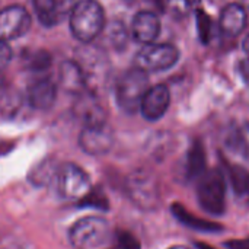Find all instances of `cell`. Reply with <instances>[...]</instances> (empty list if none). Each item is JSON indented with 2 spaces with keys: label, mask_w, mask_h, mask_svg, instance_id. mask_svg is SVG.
<instances>
[{
  "label": "cell",
  "mask_w": 249,
  "mask_h": 249,
  "mask_svg": "<svg viewBox=\"0 0 249 249\" xmlns=\"http://www.w3.org/2000/svg\"><path fill=\"white\" fill-rule=\"evenodd\" d=\"M74 61L79 64L83 73L86 90L99 96V90L107 83L109 73V66L105 54L98 47L85 44V47L77 50Z\"/></svg>",
  "instance_id": "5"
},
{
  "label": "cell",
  "mask_w": 249,
  "mask_h": 249,
  "mask_svg": "<svg viewBox=\"0 0 249 249\" xmlns=\"http://www.w3.org/2000/svg\"><path fill=\"white\" fill-rule=\"evenodd\" d=\"M125 194L130 201L143 212H153L160 204V187L147 171H134L125 179Z\"/></svg>",
  "instance_id": "6"
},
{
  "label": "cell",
  "mask_w": 249,
  "mask_h": 249,
  "mask_svg": "<svg viewBox=\"0 0 249 249\" xmlns=\"http://www.w3.org/2000/svg\"><path fill=\"white\" fill-rule=\"evenodd\" d=\"M196 20H197V31L200 35V39L203 44H209L213 32V20L212 18L201 9L196 12Z\"/></svg>",
  "instance_id": "25"
},
{
  "label": "cell",
  "mask_w": 249,
  "mask_h": 249,
  "mask_svg": "<svg viewBox=\"0 0 249 249\" xmlns=\"http://www.w3.org/2000/svg\"><path fill=\"white\" fill-rule=\"evenodd\" d=\"M226 249H249V236L242 239H231L225 242Z\"/></svg>",
  "instance_id": "28"
},
{
  "label": "cell",
  "mask_w": 249,
  "mask_h": 249,
  "mask_svg": "<svg viewBox=\"0 0 249 249\" xmlns=\"http://www.w3.org/2000/svg\"><path fill=\"white\" fill-rule=\"evenodd\" d=\"M69 239L74 249H111L115 244V232L105 219L89 216L70 228Z\"/></svg>",
  "instance_id": "2"
},
{
  "label": "cell",
  "mask_w": 249,
  "mask_h": 249,
  "mask_svg": "<svg viewBox=\"0 0 249 249\" xmlns=\"http://www.w3.org/2000/svg\"><path fill=\"white\" fill-rule=\"evenodd\" d=\"M108 34V39L111 42V45L117 50V51H123L127 44H128V29L125 28V25L120 20H114L109 28L107 29Z\"/></svg>",
  "instance_id": "23"
},
{
  "label": "cell",
  "mask_w": 249,
  "mask_h": 249,
  "mask_svg": "<svg viewBox=\"0 0 249 249\" xmlns=\"http://www.w3.org/2000/svg\"><path fill=\"white\" fill-rule=\"evenodd\" d=\"M207 171L206 149L200 140H194L185 158V177L187 179H198Z\"/></svg>",
  "instance_id": "20"
},
{
  "label": "cell",
  "mask_w": 249,
  "mask_h": 249,
  "mask_svg": "<svg viewBox=\"0 0 249 249\" xmlns=\"http://www.w3.org/2000/svg\"><path fill=\"white\" fill-rule=\"evenodd\" d=\"M58 88L63 90L73 93V95H82L86 90V83L83 79V73L79 67V64L74 60L63 61L58 71Z\"/></svg>",
  "instance_id": "18"
},
{
  "label": "cell",
  "mask_w": 249,
  "mask_h": 249,
  "mask_svg": "<svg viewBox=\"0 0 249 249\" xmlns=\"http://www.w3.org/2000/svg\"><path fill=\"white\" fill-rule=\"evenodd\" d=\"M247 9L241 3H229L220 13L219 26L229 36H238L247 26Z\"/></svg>",
  "instance_id": "17"
},
{
  "label": "cell",
  "mask_w": 249,
  "mask_h": 249,
  "mask_svg": "<svg viewBox=\"0 0 249 249\" xmlns=\"http://www.w3.org/2000/svg\"><path fill=\"white\" fill-rule=\"evenodd\" d=\"M171 105V92L169 88L163 83L150 86L147 92L144 93L142 104H140V112L144 120L147 121H158L160 120Z\"/></svg>",
  "instance_id": "11"
},
{
  "label": "cell",
  "mask_w": 249,
  "mask_h": 249,
  "mask_svg": "<svg viewBox=\"0 0 249 249\" xmlns=\"http://www.w3.org/2000/svg\"><path fill=\"white\" fill-rule=\"evenodd\" d=\"M187 4H188V7H191V6H194V4H197V3H200V0H184Z\"/></svg>",
  "instance_id": "34"
},
{
  "label": "cell",
  "mask_w": 249,
  "mask_h": 249,
  "mask_svg": "<svg viewBox=\"0 0 249 249\" xmlns=\"http://www.w3.org/2000/svg\"><path fill=\"white\" fill-rule=\"evenodd\" d=\"M74 115L80 120L83 127L107 124V114L99 102V96L90 92H85L77 96L74 104Z\"/></svg>",
  "instance_id": "13"
},
{
  "label": "cell",
  "mask_w": 249,
  "mask_h": 249,
  "mask_svg": "<svg viewBox=\"0 0 249 249\" xmlns=\"http://www.w3.org/2000/svg\"><path fill=\"white\" fill-rule=\"evenodd\" d=\"M179 50L168 42L147 44L136 55V66L144 71H163L174 67L179 60Z\"/></svg>",
  "instance_id": "8"
},
{
  "label": "cell",
  "mask_w": 249,
  "mask_h": 249,
  "mask_svg": "<svg viewBox=\"0 0 249 249\" xmlns=\"http://www.w3.org/2000/svg\"><path fill=\"white\" fill-rule=\"evenodd\" d=\"M149 88V73L143 69L134 66L133 69L124 71L115 86V98L118 107L125 114L137 112Z\"/></svg>",
  "instance_id": "4"
},
{
  "label": "cell",
  "mask_w": 249,
  "mask_h": 249,
  "mask_svg": "<svg viewBox=\"0 0 249 249\" xmlns=\"http://www.w3.org/2000/svg\"><path fill=\"white\" fill-rule=\"evenodd\" d=\"M32 23L29 12L19 4L7 6L0 10V41L9 42L25 35Z\"/></svg>",
  "instance_id": "9"
},
{
  "label": "cell",
  "mask_w": 249,
  "mask_h": 249,
  "mask_svg": "<svg viewBox=\"0 0 249 249\" xmlns=\"http://www.w3.org/2000/svg\"><path fill=\"white\" fill-rule=\"evenodd\" d=\"M105 10L98 0H77L69 13L73 36L82 44H92L105 31Z\"/></svg>",
  "instance_id": "1"
},
{
  "label": "cell",
  "mask_w": 249,
  "mask_h": 249,
  "mask_svg": "<svg viewBox=\"0 0 249 249\" xmlns=\"http://www.w3.org/2000/svg\"><path fill=\"white\" fill-rule=\"evenodd\" d=\"M160 34V19L158 13L150 10H140L134 15L131 22V36L142 45L153 44Z\"/></svg>",
  "instance_id": "12"
},
{
  "label": "cell",
  "mask_w": 249,
  "mask_h": 249,
  "mask_svg": "<svg viewBox=\"0 0 249 249\" xmlns=\"http://www.w3.org/2000/svg\"><path fill=\"white\" fill-rule=\"evenodd\" d=\"M114 146V131L108 124L83 127L79 134V147L89 156L107 155Z\"/></svg>",
  "instance_id": "10"
},
{
  "label": "cell",
  "mask_w": 249,
  "mask_h": 249,
  "mask_svg": "<svg viewBox=\"0 0 249 249\" xmlns=\"http://www.w3.org/2000/svg\"><path fill=\"white\" fill-rule=\"evenodd\" d=\"M242 48H244V51L247 53V55L249 57V34L244 38V41H242Z\"/></svg>",
  "instance_id": "31"
},
{
  "label": "cell",
  "mask_w": 249,
  "mask_h": 249,
  "mask_svg": "<svg viewBox=\"0 0 249 249\" xmlns=\"http://www.w3.org/2000/svg\"><path fill=\"white\" fill-rule=\"evenodd\" d=\"M10 60H12V50L9 44L0 41V73L9 66Z\"/></svg>",
  "instance_id": "27"
},
{
  "label": "cell",
  "mask_w": 249,
  "mask_h": 249,
  "mask_svg": "<svg viewBox=\"0 0 249 249\" xmlns=\"http://www.w3.org/2000/svg\"><path fill=\"white\" fill-rule=\"evenodd\" d=\"M22 58L25 69H28L29 71H45L53 63V57L47 50L28 51L25 55H22Z\"/></svg>",
  "instance_id": "22"
},
{
  "label": "cell",
  "mask_w": 249,
  "mask_h": 249,
  "mask_svg": "<svg viewBox=\"0 0 249 249\" xmlns=\"http://www.w3.org/2000/svg\"><path fill=\"white\" fill-rule=\"evenodd\" d=\"M79 203H80L82 207H90V209L101 210V212H105V210L109 209L108 198H107L105 193L99 187H92L90 191Z\"/></svg>",
  "instance_id": "24"
},
{
  "label": "cell",
  "mask_w": 249,
  "mask_h": 249,
  "mask_svg": "<svg viewBox=\"0 0 249 249\" xmlns=\"http://www.w3.org/2000/svg\"><path fill=\"white\" fill-rule=\"evenodd\" d=\"M228 179L236 203L249 206V171L241 165L226 163Z\"/></svg>",
  "instance_id": "19"
},
{
  "label": "cell",
  "mask_w": 249,
  "mask_h": 249,
  "mask_svg": "<svg viewBox=\"0 0 249 249\" xmlns=\"http://www.w3.org/2000/svg\"><path fill=\"white\" fill-rule=\"evenodd\" d=\"M226 175L220 168L206 171L197 179V201L210 216L220 217L226 213Z\"/></svg>",
  "instance_id": "3"
},
{
  "label": "cell",
  "mask_w": 249,
  "mask_h": 249,
  "mask_svg": "<svg viewBox=\"0 0 249 249\" xmlns=\"http://www.w3.org/2000/svg\"><path fill=\"white\" fill-rule=\"evenodd\" d=\"M171 213L182 226H185L191 231L201 232V233H220V232H223V226L220 223H216V222H212L207 219H201V217L193 214L181 203H174L171 206Z\"/></svg>",
  "instance_id": "16"
},
{
  "label": "cell",
  "mask_w": 249,
  "mask_h": 249,
  "mask_svg": "<svg viewBox=\"0 0 249 249\" xmlns=\"http://www.w3.org/2000/svg\"><path fill=\"white\" fill-rule=\"evenodd\" d=\"M58 85L50 77H39L29 83L28 86V101L35 109L45 111L50 109L57 98Z\"/></svg>",
  "instance_id": "14"
},
{
  "label": "cell",
  "mask_w": 249,
  "mask_h": 249,
  "mask_svg": "<svg viewBox=\"0 0 249 249\" xmlns=\"http://www.w3.org/2000/svg\"><path fill=\"white\" fill-rule=\"evenodd\" d=\"M58 168H60V165L55 160L44 159L42 162H39L38 165H35L31 169L28 179L35 187H45V185L54 184Z\"/></svg>",
  "instance_id": "21"
},
{
  "label": "cell",
  "mask_w": 249,
  "mask_h": 249,
  "mask_svg": "<svg viewBox=\"0 0 249 249\" xmlns=\"http://www.w3.org/2000/svg\"><path fill=\"white\" fill-rule=\"evenodd\" d=\"M149 1H152L153 4H156V6H159L160 9H163V1H165V0H149Z\"/></svg>",
  "instance_id": "32"
},
{
  "label": "cell",
  "mask_w": 249,
  "mask_h": 249,
  "mask_svg": "<svg viewBox=\"0 0 249 249\" xmlns=\"http://www.w3.org/2000/svg\"><path fill=\"white\" fill-rule=\"evenodd\" d=\"M168 249H193V248H190V247H187V245H174V247H169Z\"/></svg>",
  "instance_id": "33"
},
{
  "label": "cell",
  "mask_w": 249,
  "mask_h": 249,
  "mask_svg": "<svg viewBox=\"0 0 249 249\" xmlns=\"http://www.w3.org/2000/svg\"><path fill=\"white\" fill-rule=\"evenodd\" d=\"M74 0H34L38 20L44 26H55L69 16Z\"/></svg>",
  "instance_id": "15"
},
{
  "label": "cell",
  "mask_w": 249,
  "mask_h": 249,
  "mask_svg": "<svg viewBox=\"0 0 249 249\" xmlns=\"http://www.w3.org/2000/svg\"><path fill=\"white\" fill-rule=\"evenodd\" d=\"M115 245L117 249H140V242L137 238L125 231H117L115 232Z\"/></svg>",
  "instance_id": "26"
},
{
  "label": "cell",
  "mask_w": 249,
  "mask_h": 249,
  "mask_svg": "<svg viewBox=\"0 0 249 249\" xmlns=\"http://www.w3.org/2000/svg\"><path fill=\"white\" fill-rule=\"evenodd\" d=\"M57 193L67 201H80L92 188V182L85 169L76 163H61L54 181Z\"/></svg>",
  "instance_id": "7"
},
{
  "label": "cell",
  "mask_w": 249,
  "mask_h": 249,
  "mask_svg": "<svg viewBox=\"0 0 249 249\" xmlns=\"http://www.w3.org/2000/svg\"><path fill=\"white\" fill-rule=\"evenodd\" d=\"M238 73L242 77V80L249 86V57L242 58L238 64Z\"/></svg>",
  "instance_id": "29"
},
{
  "label": "cell",
  "mask_w": 249,
  "mask_h": 249,
  "mask_svg": "<svg viewBox=\"0 0 249 249\" xmlns=\"http://www.w3.org/2000/svg\"><path fill=\"white\" fill-rule=\"evenodd\" d=\"M124 1H127V3H134L136 0H124Z\"/></svg>",
  "instance_id": "35"
},
{
  "label": "cell",
  "mask_w": 249,
  "mask_h": 249,
  "mask_svg": "<svg viewBox=\"0 0 249 249\" xmlns=\"http://www.w3.org/2000/svg\"><path fill=\"white\" fill-rule=\"evenodd\" d=\"M194 247H196V249H216L214 247H212V245H209L206 242H196Z\"/></svg>",
  "instance_id": "30"
}]
</instances>
